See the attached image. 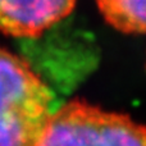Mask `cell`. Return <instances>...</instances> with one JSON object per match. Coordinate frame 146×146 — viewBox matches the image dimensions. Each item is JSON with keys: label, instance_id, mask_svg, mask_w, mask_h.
I'll use <instances>...</instances> for the list:
<instances>
[{"label": "cell", "instance_id": "obj_1", "mask_svg": "<svg viewBox=\"0 0 146 146\" xmlns=\"http://www.w3.org/2000/svg\"><path fill=\"white\" fill-rule=\"evenodd\" d=\"M53 101L30 64L0 48V146H36L54 111Z\"/></svg>", "mask_w": 146, "mask_h": 146}, {"label": "cell", "instance_id": "obj_2", "mask_svg": "<svg viewBox=\"0 0 146 146\" xmlns=\"http://www.w3.org/2000/svg\"><path fill=\"white\" fill-rule=\"evenodd\" d=\"M36 146H146V126L126 114L72 100L53 111Z\"/></svg>", "mask_w": 146, "mask_h": 146}, {"label": "cell", "instance_id": "obj_3", "mask_svg": "<svg viewBox=\"0 0 146 146\" xmlns=\"http://www.w3.org/2000/svg\"><path fill=\"white\" fill-rule=\"evenodd\" d=\"M77 0H0V32L36 37L68 17Z\"/></svg>", "mask_w": 146, "mask_h": 146}, {"label": "cell", "instance_id": "obj_4", "mask_svg": "<svg viewBox=\"0 0 146 146\" xmlns=\"http://www.w3.org/2000/svg\"><path fill=\"white\" fill-rule=\"evenodd\" d=\"M108 25L123 33H146V0H96Z\"/></svg>", "mask_w": 146, "mask_h": 146}]
</instances>
